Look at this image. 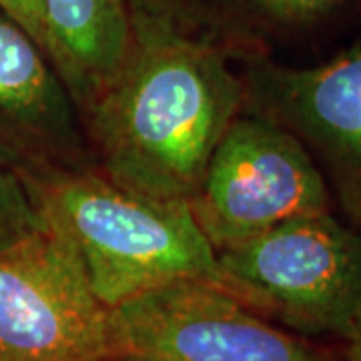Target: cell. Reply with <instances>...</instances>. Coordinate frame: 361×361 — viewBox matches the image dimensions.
I'll list each match as a JSON object with an SVG mask.
<instances>
[{
    "instance_id": "1",
    "label": "cell",
    "mask_w": 361,
    "mask_h": 361,
    "mask_svg": "<svg viewBox=\"0 0 361 361\" xmlns=\"http://www.w3.org/2000/svg\"><path fill=\"white\" fill-rule=\"evenodd\" d=\"M223 52L130 20L113 80L80 116L92 165L116 185L189 203L243 111L241 75Z\"/></svg>"
},
{
    "instance_id": "4",
    "label": "cell",
    "mask_w": 361,
    "mask_h": 361,
    "mask_svg": "<svg viewBox=\"0 0 361 361\" xmlns=\"http://www.w3.org/2000/svg\"><path fill=\"white\" fill-rule=\"evenodd\" d=\"M189 207L219 253L287 219L329 211L331 193L295 135L241 111L217 142Z\"/></svg>"
},
{
    "instance_id": "12",
    "label": "cell",
    "mask_w": 361,
    "mask_h": 361,
    "mask_svg": "<svg viewBox=\"0 0 361 361\" xmlns=\"http://www.w3.org/2000/svg\"><path fill=\"white\" fill-rule=\"evenodd\" d=\"M0 8L8 14L14 23L23 26L49 56L51 40H49V25H47L42 0H0Z\"/></svg>"
},
{
    "instance_id": "10",
    "label": "cell",
    "mask_w": 361,
    "mask_h": 361,
    "mask_svg": "<svg viewBox=\"0 0 361 361\" xmlns=\"http://www.w3.org/2000/svg\"><path fill=\"white\" fill-rule=\"evenodd\" d=\"M52 66L82 116L130 47L129 0H42Z\"/></svg>"
},
{
    "instance_id": "2",
    "label": "cell",
    "mask_w": 361,
    "mask_h": 361,
    "mask_svg": "<svg viewBox=\"0 0 361 361\" xmlns=\"http://www.w3.org/2000/svg\"><path fill=\"white\" fill-rule=\"evenodd\" d=\"M44 225L77 251L106 307L163 285L215 283V251L185 201H163L94 167L16 171Z\"/></svg>"
},
{
    "instance_id": "6",
    "label": "cell",
    "mask_w": 361,
    "mask_h": 361,
    "mask_svg": "<svg viewBox=\"0 0 361 361\" xmlns=\"http://www.w3.org/2000/svg\"><path fill=\"white\" fill-rule=\"evenodd\" d=\"M111 315L116 361H337L211 281L157 287Z\"/></svg>"
},
{
    "instance_id": "11",
    "label": "cell",
    "mask_w": 361,
    "mask_h": 361,
    "mask_svg": "<svg viewBox=\"0 0 361 361\" xmlns=\"http://www.w3.org/2000/svg\"><path fill=\"white\" fill-rule=\"evenodd\" d=\"M47 225L18 173L0 163V251L20 243Z\"/></svg>"
},
{
    "instance_id": "14",
    "label": "cell",
    "mask_w": 361,
    "mask_h": 361,
    "mask_svg": "<svg viewBox=\"0 0 361 361\" xmlns=\"http://www.w3.org/2000/svg\"><path fill=\"white\" fill-rule=\"evenodd\" d=\"M337 361H341V360H337Z\"/></svg>"
},
{
    "instance_id": "3",
    "label": "cell",
    "mask_w": 361,
    "mask_h": 361,
    "mask_svg": "<svg viewBox=\"0 0 361 361\" xmlns=\"http://www.w3.org/2000/svg\"><path fill=\"white\" fill-rule=\"evenodd\" d=\"M215 285L301 337L348 339L361 303V231L299 215L215 253Z\"/></svg>"
},
{
    "instance_id": "7",
    "label": "cell",
    "mask_w": 361,
    "mask_h": 361,
    "mask_svg": "<svg viewBox=\"0 0 361 361\" xmlns=\"http://www.w3.org/2000/svg\"><path fill=\"white\" fill-rule=\"evenodd\" d=\"M243 63V113L295 135L361 231V32L323 65L285 66L269 56Z\"/></svg>"
},
{
    "instance_id": "9",
    "label": "cell",
    "mask_w": 361,
    "mask_h": 361,
    "mask_svg": "<svg viewBox=\"0 0 361 361\" xmlns=\"http://www.w3.org/2000/svg\"><path fill=\"white\" fill-rule=\"evenodd\" d=\"M130 20L223 52L227 59L267 56L273 42L327 23L349 0H129Z\"/></svg>"
},
{
    "instance_id": "5",
    "label": "cell",
    "mask_w": 361,
    "mask_h": 361,
    "mask_svg": "<svg viewBox=\"0 0 361 361\" xmlns=\"http://www.w3.org/2000/svg\"><path fill=\"white\" fill-rule=\"evenodd\" d=\"M0 361H116L111 307L49 227L0 251Z\"/></svg>"
},
{
    "instance_id": "8",
    "label": "cell",
    "mask_w": 361,
    "mask_h": 361,
    "mask_svg": "<svg viewBox=\"0 0 361 361\" xmlns=\"http://www.w3.org/2000/svg\"><path fill=\"white\" fill-rule=\"evenodd\" d=\"M0 163L94 167L71 92L35 39L0 8Z\"/></svg>"
},
{
    "instance_id": "13",
    "label": "cell",
    "mask_w": 361,
    "mask_h": 361,
    "mask_svg": "<svg viewBox=\"0 0 361 361\" xmlns=\"http://www.w3.org/2000/svg\"><path fill=\"white\" fill-rule=\"evenodd\" d=\"M345 341H348L345 361H361V303L357 307V313H355V319H353L351 334Z\"/></svg>"
}]
</instances>
